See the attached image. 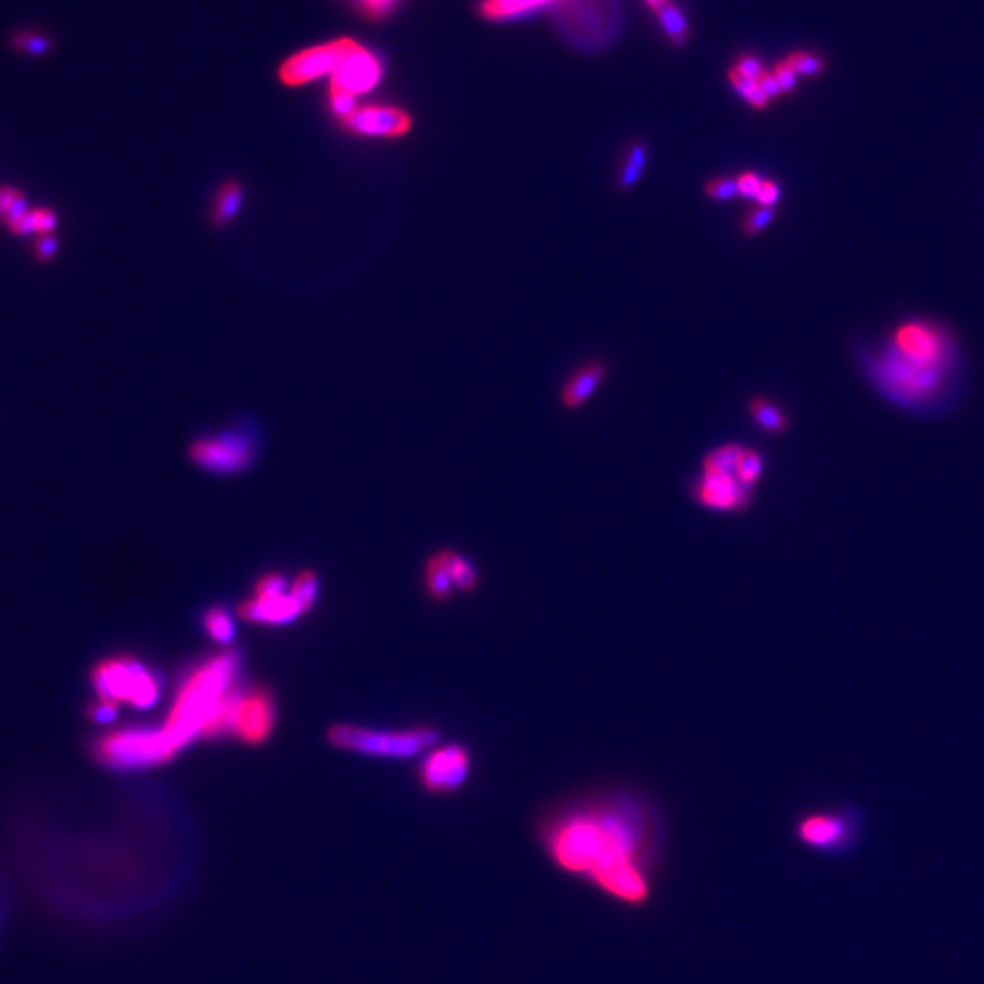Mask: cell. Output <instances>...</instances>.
Instances as JSON below:
<instances>
[{
    "label": "cell",
    "mask_w": 984,
    "mask_h": 984,
    "mask_svg": "<svg viewBox=\"0 0 984 984\" xmlns=\"http://www.w3.org/2000/svg\"><path fill=\"white\" fill-rule=\"evenodd\" d=\"M549 864L613 904L646 910L657 893L666 828L642 794L600 787L550 803L534 821Z\"/></svg>",
    "instance_id": "6da1fadb"
},
{
    "label": "cell",
    "mask_w": 984,
    "mask_h": 984,
    "mask_svg": "<svg viewBox=\"0 0 984 984\" xmlns=\"http://www.w3.org/2000/svg\"><path fill=\"white\" fill-rule=\"evenodd\" d=\"M239 669V655L225 651L186 677L164 724V731L177 749L197 736H218L229 731L239 697L236 687Z\"/></svg>",
    "instance_id": "7a4b0ae2"
},
{
    "label": "cell",
    "mask_w": 984,
    "mask_h": 984,
    "mask_svg": "<svg viewBox=\"0 0 984 984\" xmlns=\"http://www.w3.org/2000/svg\"><path fill=\"white\" fill-rule=\"evenodd\" d=\"M864 833V815L855 806L814 810L797 819L795 841L814 853L843 857L852 853Z\"/></svg>",
    "instance_id": "3957f363"
},
{
    "label": "cell",
    "mask_w": 984,
    "mask_h": 984,
    "mask_svg": "<svg viewBox=\"0 0 984 984\" xmlns=\"http://www.w3.org/2000/svg\"><path fill=\"white\" fill-rule=\"evenodd\" d=\"M440 733L429 726H418L402 731L366 729L350 724H337L328 729V740L339 749L383 756V758H411L433 747Z\"/></svg>",
    "instance_id": "277c9868"
},
{
    "label": "cell",
    "mask_w": 984,
    "mask_h": 984,
    "mask_svg": "<svg viewBox=\"0 0 984 984\" xmlns=\"http://www.w3.org/2000/svg\"><path fill=\"white\" fill-rule=\"evenodd\" d=\"M177 745L164 727H130L106 735L95 744V756L113 769H141L170 762Z\"/></svg>",
    "instance_id": "5b68a950"
},
{
    "label": "cell",
    "mask_w": 984,
    "mask_h": 984,
    "mask_svg": "<svg viewBox=\"0 0 984 984\" xmlns=\"http://www.w3.org/2000/svg\"><path fill=\"white\" fill-rule=\"evenodd\" d=\"M381 77L383 64L379 57L348 37L343 57L330 75L328 104L332 113L339 121L346 117L357 106L356 99L372 92Z\"/></svg>",
    "instance_id": "8992f818"
},
{
    "label": "cell",
    "mask_w": 984,
    "mask_h": 984,
    "mask_svg": "<svg viewBox=\"0 0 984 984\" xmlns=\"http://www.w3.org/2000/svg\"><path fill=\"white\" fill-rule=\"evenodd\" d=\"M93 687L102 700L128 702L137 709H148L161 697L157 677L132 657H119L93 669Z\"/></svg>",
    "instance_id": "52a82bcc"
},
{
    "label": "cell",
    "mask_w": 984,
    "mask_h": 984,
    "mask_svg": "<svg viewBox=\"0 0 984 984\" xmlns=\"http://www.w3.org/2000/svg\"><path fill=\"white\" fill-rule=\"evenodd\" d=\"M473 767L471 753L462 744H447L427 755L420 767V782L431 795L458 794Z\"/></svg>",
    "instance_id": "ba28073f"
},
{
    "label": "cell",
    "mask_w": 984,
    "mask_h": 984,
    "mask_svg": "<svg viewBox=\"0 0 984 984\" xmlns=\"http://www.w3.org/2000/svg\"><path fill=\"white\" fill-rule=\"evenodd\" d=\"M190 460L214 474H236L254 462V443L238 433L205 438L190 447Z\"/></svg>",
    "instance_id": "9c48e42d"
},
{
    "label": "cell",
    "mask_w": 984,
    "mask_h": 984,
    "mask_svg": "<svg viewBox=\"0 0 984 984\" xmlns=\"http://www.w3.org/2000/svg\"><path fill=\"white\" fill-rule=\"evenodd\" d=\"M274 726L276 700L268 689L254 687L239 693L232 709L229 733L236 735L245 744L258 745L270 736Z\"/></svg>",
    "instance_id": "30bf717a"
},
{
    "label": "cell",
    "mask_w": 984,
    "mask_h": 984,
    "mask_svg": "<svg viewBox=\"0 0 984 984\" xmlns=\"http://www.w3.org/2000/svg\"><path fill=\"white\" fill-rule=\"evenodd\" d=\"M346 41L348 37H341L330 43H323V44L301 50L290 55L288 59H285V63L279 66V72H278L281 84L288 88H297V86H305L314 81H319L323 77L330 79V75L334 73V70L337 68L343 57Z\"/></svg>",
    "instance_id": "8fae6325"
},
{
    "label": "cell",
    "mask_w": 984,
    "mask_h": 984,
    "mask_svg": "<svg viewBox=\"0 0 984 984\" xmlns=\"http://www.w3.org/2000/svg\"><path fill=\"white\" fill-rule=\"evenodd\" d=\"M339 122L350 133L370 139L404 137L413 128V117L405 110L381 104L356 106Z\"/></svg>",
    "instance_id": "7c38bea8"
},
{
    "label": "cell",
    "mask_w": 984,
    "mask_h": 984,
    "mask_svg": "<svg viewBox=\"0 0 984 984\" xmlns=\"http://www.w3.org/2000/svg\"><path fill=\"white\" fill-rule=\"evenodd\" d=\"M693 496L702 507L715 512H744L753 503V487L742 483L736 474L704 473Z\"/></svg>",
    "instance_id": "4fadbf2b"
},
{
    "label": "cell",
    "mask_w": 984,
    "mask_h": 984,
    "mask_svg": "<svg viewBox=\"0 0 984 984\" xmlns=\"http://www.w3.org/2000/svg\"><path fill=\"white\" fill-rule=\"evenodd\" d=\"M942 366H926L906 359L897 350L882 365L886 385L908 398H926L937 388Z\"/></svg>",
    "instance_id": "5bb4252c"
},
{
    "label": "cell",
    "mask_w": 984,
    "mask_h": 984,
    "mask_svg": "<svg viewBox=\"0 0 984 984\" xmlns=\"http://www.w3.org/2000/svg\"><path fill=\"white\" fill-rule=\"evenodd\" d=\"M895 346L901 356L926 366H940L944 357V341L940 334L926 325H906L895 336Z\"/></svg>",
    "instance_id": "9a60e30c"
},
{
    "label": "cell",
    "mask_w": 984,
    "mask_h": 984,
    "mask_svg": "<svg viewBox=\"0 0 984 984\" xmlns=\"http://www.w3.org/2000/svg\"><path fill=\"white\" fill-rule=\"evenodd\" d=\"M239 615L254 624L283 626L297 620L305 615L301 606L288 593L279 597H254L239 608Z\"/></svg>",
    "instance_id": "2e32d148"
},
{
    "label": "cell",
    "mask_w": 984,
    "mask_h": 984,
    "mask_svg": "<svg viewBox=\"0 0 984 984\" xmlns=\"http://www.w3.org/2000/svg\"><path fill=\"white\" fill-rule=\"evenodd\" d=\"M604 375H606V366L600 363H593L581 368L578 374L572 375V379L563 388V394H561L563 405L569 409L581 407L590 396H593L595 390L602 383Z\"/></svg>",
    "instance_id": "e0dca14e"
},
{
    "label": "cell",
    "mask_w": 984,
    "mask_h": 984,
    "mask_svg": "<svg viewBox=\"0 0 984 984\" xmlns=\"http://www.w3.org/2000/svg\"><path fill=\"white\" fill-rule=\"evenodd\" d=\"M8 229L15 236H50L57 227V214L52 209H28L23 216L6 221Z\"/></svg>",
    "instance_id": "ac0fdd59"
},
{
    "label": "cell",
    "mask_w": 984,
    "mask_h": 984,
    "mask_svg": "<svg viewBox=\"0 0 984 984\" xmlns=\"http://www.w3.org/2000/svg\"><path fill=\"white\" fill-rule=\"evenodd\" d=\"M549 3L552 0H482L478 12L487 21H507Z\"/></svg>",
    "instance_id": "d6986e66"
},
{
    "label": "cell",
    "mask_w": 984,
    "mask_h": 984,
    "mask_svg": "<svg viewBox=\"0 0 984 984\" xmlns=\"http://www.w3.org/2000/svg\"><path fill=\"white\" fill-rule=\"evenodd\" d=\"M440 556L453 578L454 587L458 590H463V593H473V590L478 587V580H480L474 563L467 560L463 554L451 549L440 550Z\"/></svg>",
    "instance_id": "ffe728a7"
},
{
    "label": "cell",
    "mask_w": 984,
    "mask_h": 984,
    "mask_svg": "<svg viewBox=\"0 0 984 984\" xmlns=\"http://www.w3.org/2000/svg\"><path fill=\"white\" fill-rule=\"evenodd\" d=\"M425 587H427V593L431 595L433 600L436 602H447L451 600L453 593H454V583H453V578L440 556V552H436L433 558L427 560V565H425Z\"/></svg>",
    "instance_id": "44dd1931"
},
{
    "label": "cell",
    "mask_w": 984,
    "mask_h": 984,
    "mask_svg": "<svg viewBox=\"0 0 984 984\" xmlns=\"http://www.w3.org/2000/svg\"><path fill=\"white\" fill-rule=\"evenodd\" d=\"M243 205V190L238 182L230 180L221 186V190L216 195L212 219L218 227L230 223L241 210Z\"/></svg>",
    "instance_id": "7402d4cb"
},
{
    "label": "cell",
    "mask_w": 984,
    "mask_h": 984,
    "mask_svg": "<svg viewBox=\"0 0 984 984\" xmlns=\"http://www.w3.org/2000/svg\"><path fill=\"white\" fill-rule=\"evenodd\" d=\"M655 15H657L666 37L669 39V43L673 46H684L687 43V39H689L687 19H686V15L682 14V10L677 5H673L669 0V3H666L664 6L655 10Z\"/></svg>",
    "instance_id": "603a6c76"
},
{
    "label": "cell",
    "mask_w": 984,
    "mask_h": 984,
    "mask_svg": "<svg viewBox=\"0 0 984 984\" xmlns=\"http://www.w3.org/2000/svg\"><path fill=\"white\" fill-rule=\"evenodd\" d=\"M203 626L209 637L214 638L218 644L227 646L234 640L236 626L223 608H210L203 617Z\"/></svg>",
    "instance_id": "cb8c5ba5"
},
{
    "label": "cell",
    "mask_w": 984,
    "mask_h": 984,
    "mask_svg": "<svg viewBox=\"0 0 984 984\" xmlns=\"http://www.w3.org/2000/svg\"><path fill=\"white\" fill-rule=\"evenodd\" d=\"M738 445H724L709 453L704 460V473L709 474H736V463L742 454Z\"/></svg>",
    "instance_id": "d4e9b609"
},
{
    "label": "cell",
    "mask_w": 984,
    "mask_h": 984,
    "mask_svg": "<svg viewBox=\"0 0 984 984\" xmlns=\"http://www.w3.org/2000/svg\"><path fill=\"white\" fill-rule=\"evenodd\" d=\"M290 595L301 606V609L305 613H308L314 608V604L317 600V595H319L317 574L314 570L299 572L297 578L294 580L292 587H290Z\"/></svg>",
    "instance_id": "484cf974"
},
{
    "label": "cell",
    "mask_w": 984,
    "mask_h": 984,
    "mask_svg": "<svg viewBox=\"0 0 984 984\" xmlns=\"http://www.w3.org/2000/svg\"><path fill=\"white\" fill-rule=\"evenodd\" d=\"M646 162H648V150L644 144L637 142L629 148L628 151V157L624 161V168L619 175V188L622 190H629L633 188L640 175L644 173V168H646Z\"/></svg>",
    "instance_id": "4316f807"
},
{
    "label": "cell",
    "mask_w": 984,
    "mask_h": 984,
    "mask_svg": "<svg viewBox=\"0 0 984 984\" xmlns=\"http://www.w3.org/2000/svg\"><path fill=\"white\" fill-rule=\"evenodd\" d=\"M749 409H751V413H753V418L756 420V424H758L764 431L773 433V434H780V433L785 431L787 422H785L784 414H782L776 407H773L769 402L756 398V400L751 402Z\"/></svg>",
    "instance_id": "83f0119b"
},
{
    "label": "cell",
    "mask_w": 984,
    "mask_h": 984,
    "mask_svg": "<svg viewBox=\"0 0 984 984\" xmlns=\"http://www.w3.org/2000/svg\"><path fill=\"white\" fill-rule=\"evenodd\" d=\"M727 77H729V83L731 86L740 93V97H744L753 108L756 110H764L767 104H769V99L764 95L760 84H758V79H747L744 75H740L735 68H731L727 72Z\"/></svg>",
    "instance_id": "f1b7e54d"
},
{
    "label": "cell",
    "mask_w": 984,
    "mask_h": 984,
    "mask_svg": "<svg viewBox=\"0 0 984 984\" xmlns=\"http://www.w3.org/2000/svg\"><path fill=\"white\" fill-rule=\"evenodd\" d=\"M26 210H28V205H26L23 191L12 186L0 188V216L5 218V221L19 218Z\"/></svg>",
    "instance_id": "f546056e"
},
{
    "label": "cell",
    "mask_w": 984,
    "mask_h": 984,
    "mask_svg": "<svg viewBox=\"0 0 984 984\" xmlns=\"http://www.w3.org/2000/svg\"><path fill=\"white\" fill-rule=\"evenodd\" d=\"M762 467H764V462H762V456L755 451H747L744 449L740 458H738V463H736V478L749 485V487H755V483L758 482L760 474H762Z\"/></svg>",
    "instance_id": "4dcf8cb0"
},
{
    "label": "cell",
    "mask_w": 984,
    "mask_h": 984,
    "mask_svg": "<svg viewBox=\"0 0 984 984\" xmlns=\"http://www.w3.org/2000/svg\"><path fill=\"white\" fill-rule=\"evenodd\" d=\"M400 0H350V5L363 14L368 19H383L386 17L394 8L398 6Z\"/></svg>",
    "instance_id": "1f68e13d"
},
{
    "label": "cell",
    "mask_w": 984,
    "mask_h": 984,
    "mask_svg": "<svg viewBox=\"0 0 984 984\" xmlns=\"http://www.w3.org/2000/svg\"><path fill=\"white\" fill-rule=\"evenodd\" d=\"M785 63L790 64L797 75H808V77H815L819 75L823 70H824V63L814 55V54H804V52H795L792 54L790 57L785 59Z\"/></svg>",
    "instance_id": "d6a6232c"
},
{
    "label": "cell",
    "mask_w": 984,
    "mask_h": 984,
    "mask_svg": "<svg viewBox=\"0 0 984 984\" xmlns=\"http://www.w3.org/2000/svg\"><path fill=\"white\" fill-rule=\"evenodd\" d=\"M775 218V210L771 207H756L749 210L742 221V230L745 236H756L760 234Z\"/></svg>",
    "instance_id": "836d02e7"
},
{
    "label": "cell",
    "mask_w": 984,
    "mask_h": 984,
    "mask_svg": "<svg viewBox=\"0 0 984 984\" xmlns=\"http://www.w3.org/2000/svg\"><path fill=\"white\" fill-rule=\"evenodd\" d=\"M14 46L30 55H41L50 50V41L35 32H23L14 39Z\"/></svg>",
    "instance_id": "e575fe53"
},
{
    "label": "cell",
    "mask_w": 984,
    "mask_h": 984,
    "mask_svg": "<svg viewBox=\"0 0 984 984\" xmlns=\"http://www.w3.org/2000/svg\"><path fill=\"white\" fill-rule=\"evenodd\" d=\"M287 580L279 572H270L256 581V597H279L285 595Z\"/></svg>",
    "instance_id": "d590c367"
},
{
    "label": "cell",
    "mask_w": 984,
    "mask_h": 984,
    "mask_svg": "<svg viewBox=\"0 0 984 984\" xmlns=\"http://www.w3.org/2000/svg\"><path fill=\"white\" fill-rule=\"evenodd\" d=\"M706 193L716 201H729L735 195H738V180L736 179H713L706 184Z\"/></svg>",
    "instance_id": "8d00e7d4"
},
{
    "label": "cell",
    "mask_w": 984,
    "mask_h": 984,
    "mask_svg": "<svg viewBox=\"0 0 984 984\" xmlns=\"http://www.w3.org/2000/svg\"><path fill=\"white\" fill-rule=\"evenodd\" d=\"M119 716V707H117V702H112V700H102L95 706L90 707V718L93 722H99V724H110V722H115V718Z\"/></svg>",
    "instance_id": "74e56055"
},
{
    "label": "cell",
    "mask_w": 984,
    "mask_h": 984,
    "mask_svg": "<svg viewBox=\"0 0 984 984\" xmlns=\"http://www.w3.org/2000/svg\"><path fill=\"white\" fill-rule=\"evenodd\" d=\"M773 73H775V77H776V81H778V84H780L782 93H790V92L795 90V86H797V72H795L790 64H787L785 61L780 63V64H776V68H775Z\"/></svg>",
    "instance_id": "f35d334b"
},
{
    "label": "cell",
    "mask_w": 984,
    "mask_h": 984,
    "mask_svg": "<svg viewBox=\"0 0 984 984\" xmlns=\"http://www.w3.org/2000/svg\"><path fill=\"white\" fill-rule=\"evenodd\" d=\"M740 75L747 77V79H760L762 73H764V68H762V63L753 57V55H740L736 64L733 66Z\"/></svg>",
    "instance_id": "ab89813d"
},
{
    "label": "cell",
    "mask_w": 984,
    "mask_h": 984,
    "mask_svg": "<svg viewBox=\"0 0 984 984\" xmlns=\"http://www.w3.org/2000/svg\"><path fill=\"white\" fill-rule=\"evenodd\" d=\"M738 191L745 197H756L762 188V179L755 173H742L738 179Z\"/></svg>",
    "instance_id": "60d3db41"
},
{
    "label": "cell",
    "mask_w": 984,
    "mask_h": 984,
    "mask_svg": "<svg viewBox=\"0 0 984 984\" xmlns=\"http://www.w3.org/2000/svg\"><path fill=\"white\" fill-rule=\"evenodd\" d=\"M35 254L43 261H50L57 254V239L52 236H41L35 245Z\"/></svg>",
    "instance_id": "b9f144b4"
},
{
    "label": "cell",
    "mask_w": 984,
    "mask_h": 984,
    "mask_svg": "<svg viewBox=\"0 0 984 984\" xmlns=\"http://www.w3.org/2000/svg\"><path fill=\"white\" fill-rule=\"evenodd\" d=\"M778 193H780V191H778V186H776L775 182L764 180V182H762V188H760V191H758V195H756V200H758V203H760L762 207H773V205L778 201Z\"/></svg>",
    "instance_id": "7bdbcfd3"
},
{
    "label": "cell",
    "mask_w": 984,
    "mask_h": 984,
    "mask_svg": "<svg viewBox=\"0 0 984 984\" xmlns=\"http://www.w3.org/2000/svg\"><path fill=\"white\" fill-rule=\"evenodd\" d=\"M758 84H760V88H762V92H764V95H765L767 99H775V97L782 95L780 84H778V81H776V77H775L773 72H764L762 77L758 79Z\"/></svg>",
    "instance_id": "ee69618b"
},
{
    "label": "cell",
    "mask_w": 984,
    "mask_h": 984,
    "mask_svg": "<svg viewBox=\"0 0 984 984\" xmlns=\"http://www.w3.org/2000/svg\"><path fill=\"white\" fill-rule=\"evenodd\" d=\"M644 3L655 12V10H658L660 6H664L666 3H669V0H644Z\"/></svg>",
    "instance_id": "f6af8a7d"
}]
</instances>
